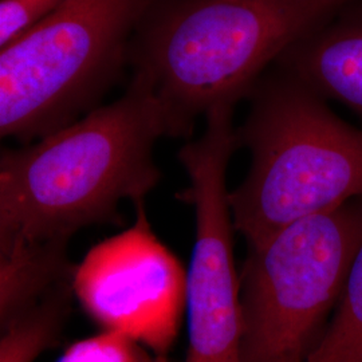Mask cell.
Masks as SVG:
<instances>
[{
    "instance_id": "cell-7",
    "label": "cell",
    "mask_w": 362,
    "mask_h": 362,
    "mask_svg": "<svg viewBox=\"0 0 362 362\" xmlns=\"http://www.w3.org/2000/svg\"><path fill=\"white\" fill-rule=\"evenodd\" d=\"M73 294L104 330L118 332L167 356L180 330L187 272L153 233L145 202L136 221L93 247L76 266Z\"/></svg>"
},
{
    "instance_id": "cell-12",
    "label": "cell",
    "mask_w": 362,
    "mask_h": 362,
    "mask_svg": "<svg viewBox=\"0 0 362 362\" xmlns=\"http://www.w3.org/2000/svg\"><path fill=\"white\" fill-rule=\"evenodd\" d=\"M58 362H172L156 354L134 338L104 330L97 336L79 339L70 345Z\"/></svg>"
},
{
    "instance_id": "cell-5",
    "label": "cell",
    "mask_w": 362,
    "mask_h": 362,
    "mask_svg": "<svg viewBox=\"0 0 362 362\" xmlns=\"http://www.w3.org/2000/svg\"><path fill=\"white\" fill-rule=\"evenodd\" d=\"M362 243V197L248 246L240 362H309Z\"/></svg>"
},
{
    "instance_id": "cell-4",
    "label": "cell",
    "mask_w": 362,
    "mask_h": 362,
    "mask_svg": "<svg viewBox=\"0 0 362 362\" xmlns=\"http://www.w3.org/2000/svg\"><path fill=\"white\" fill-rule=\"evenodd\" d=\"M163 0H66L1 47L0 134L28 144L85 116L129 69Z\"/></svg>"
},
{
    "instance_id": "cell-13",
    "label": "cell",
    "mask_w": 362,
    "mask_h": 362,
    "mask_svg": "<svg viewBox=\"0 0 362 362\" xmlns=\"http://www.w3.org/2000/svg\"><path fill=\"white\" fill-rule=\"evenodd\" d=\"M66 0H1L0 1V47L19 37Z\"/></svg>"
},
{
    "instance_id": "cell-2",
    "label": "cell",
    "mask_w": 362,
    "mask_h": 362,
    "mask_svg": "<svg viewBox=\"0 0 362 362\" xmlns=\"http://www.w3.org/2000/svg\"><path fill=\"white\" fill-rule=\"evenodd\" d=\"M353 0H163L132 43L129 69L161 105L168 137L248 98L270 66Z\"/></svg>"
},
{
    "instance_id": "cell-3",
    "label": "cell",
    "mask_w": 362,
    "mask_h": 362,
    "mask_svg": "<svg viewBox=\"0 0 362 362\" xmlns=\"http://www.w3.org/2000/svg\"><path fill=\"white\" fill-rule=\"evenodd\" d=\"M247 100L250 110L236 128V143L250 151L251 165L230 192V208L235 231L248 246L362 197V130L276 66Z\"/></svg>"
},
{
    "instance_id": "cell-8",
    "label": "cell",
    "mask_w": 362,
    "mask_h": 362,
    "mask_svg": "<svg viewBox=\"0 0 362 362\" xmlns=\"http://www.w3.org/2000/svg\"><path fill=\"white\" fill-rule=\"evenodd\" d=\"M275 66L362 118V0L339 8L286 50Z\"/></svg>"
},
{
    "instance_id": "cell-1",
    "label": "cell",
    "mask_w": 362,
    "mask_h": 362,
    "mask_svg": "<svg viewBox=\"0 0 362 362\" xmlns=\"http://www.w3.org/2000/svg\"><path fill=\"white\" fill-rule=\"evenodd\" d=\"M168 137L161 105L136 78L115 103L0 155V246L66 242L118 223L121 202L144 203L161 179L155 145Z\"/></svg>"
},
{
    "instance_id": "cell-11",
    "label": "cell",
    "mask_w": 362,
    "mask_h": 362,
    "mask_svg": "<svg viewBox=\"0 0 362 362\" xmlns=\"http://www.w3.org/2000/svg\"><path fill=\"white\" fill-rule=\"evenodd\" d=\"M309 362H362V243L332 322Z\"/></svg>"
},
{
    "instance_id": "cell-10",
    "label": "cell",
    "mask_w": 362,
    "mask_h": 362,
    "mask_svg": "<svg viewBox=\"0 0 362 362\" xmlns=\"http://www.w3.org/2000/svg\"><path fill=\"white\" fill-rule=\"evenodd\" d=\"M71 296V284L62 286L1 326L0 362H34L52 348L64 329Z\"/></svg>"
},
{
    "instance_id": "cell-6",
    "label": "cell",
    "mask_w": 362,
    "mask_h": 362,
    "mask_svg": "<svg viewBox=\"0 0 362 362\" xmlns=\"http://www.w3.org/2000/svg\"><path fill=\"white\" fill-rule=\"evenodd\" d=\"M233 110L231 105L209 110L203 134L177 153L189 179L181 199L194 208V245L187 272L188 349L184 362H240V274L235 264V227L226 177L238 149Z\"/></svg>"
},
{
    "instance_id": "cell-9",
    "label": "cell",
    "mask_w": 362,
    "mask_h": 362,
    "mask_svg": "<svg viewBox=\"0 0 362 362\" xmlns=\"http://www.w3.org/2000/svg\"><path fill=\"white\" fill-rule=\"evenodd\" d=\"M66 242H15L0 246V326L70 285L76 266Z\"/></svg>"
}]
</instances>
